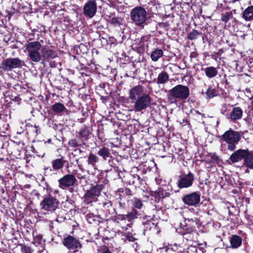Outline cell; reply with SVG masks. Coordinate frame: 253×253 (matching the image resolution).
Wrapping results in <instances>:
<instances>
[{
  "instance_id": "8fae6325",
  "label": "cell",
  "mask_w": 253,
  "mask_h": 253,
  "mask_svg": "<svg viewBox=\"0 0 253 253\" xmlns=\"http://www.w3.org/2000/svg\"><path fill=\"white\" fill-rule=\"evenodd\" d=\"M84 14L88 17H93L95 15L97 10V6L95 2L90 1L86 2L84 6Z\"/></svg>"
},
{
  "instance_id": "9c48e42d",
  "label": "cell",
  "mask_w": 253,
  "mask_h": 253,
  "mask_svg": "<svg viewBox=\"0 0 253 253\" xmlns=\"http://www.w3.org/2000/svg\"><path fill=\"white\" fill-rule=\"evenodd\" d=\"M59 187L61 188H68L73 187L77 183L75 177L72 175H67L58 180Z\"/></svg>"
},
{
  "instance_id": "3957f363",
  "label": "cell",
  "mask_w": 253,
  "mask_h": 253,
  "mask_svg": "<svg viewBox=\"0 0 253 253\" xmlns=\"http://www.w3.org/2000/svg\"><path fill=\"white\" fill-rule=\"evenodd\" d=\"M59 202L56 198L52 196H48L42 200L41 206L42 209L47 211L53 212L58 208Z\"/></svg>"
},
{
  "instance_id": "52a82bcc",
  "label": "cell",
  "mask_w": 253,
  "mask_h": 253,
  "mask_svg": "<svg viewBox=\"0 0 253 253\" xmlns=\"http://www.w3.org/2000/svg\"><path fill=\"white\" fill-rule=\"evenodd\" d=\"M201 195L200 193L194 192L190 194H187L183 198V201L184 204L193 206H196L199 204L201 200Z\"/></svg>"
},
{
  "instance_id": "83f0119b",
  "label": "cell",
  "mask_w": 253,
  "mask_h": 253,
  "mask_svg": "<svg viewBox=\"0 0 253 253\" xmlns=\"http://www.w3.org/2000/svg\"><path fill=\"white\" fill-rule=\"evenodd\" d=\"M137 216H138V212H137V210L133 209L132 211L129 213L128 214L126 215V218L129 221H131L137 218Z\"/></svg>"
},
{
  "instance_id": "f546056e",
  "label": "cell",
  "mask_w": 253,
  "mask_h": 253,
  "mask_svg": "<svg viewBox=\"0 0 253 253\" xmlns=\"http://www.w3.org/2000/svg\"><path fill=\"white\" fill-rule=\"evenodd\" d=\"M98 161V158L97 156L93 153H91L88 157V162L91 165H95Z\"/></svg>"
},
{
  "instance_id": "4316f807",
  "label": "cell",
  "mask_w": 253,
  "mask_h": 253,
  "mask_svg": "<svg viewBox=\"0 0 253 253\" xmlns=\"http://www.w3.org/2000/svg\"><path fill=\"white\" fill-rule=\"evenodd\" d=\"M206 95L208 98L210 99H213V98L217 96V92L216 90L214 88H211V87L208 89L207 91L206 92Z\"/></svg>"
},
{
  "instance_id": "30bf717a",
  "label": "cell",
  "mask_w": 253,
  "mask_h": 253,
  "mask_svg": "<svg viewBox=\"0 0 253 253\" xmlns=\"http://www.w3.org/2000/svg\"><path fill=\"white\" fill-rule=\"evenodd\" d=\"M194 175L191 172L188 173L187 175H184L181 178L178 182V187L180 189L184 188H188L192 186L194 182Z\"/></svg>"
},
{
  "instance_id": "e0dca14e",
  "label": "cell",
  "mask_w": 253,
  "mask_h": 253,
  "mask_svg": "<svg viewBox=\"0 0 253 253\" xmlns=\"http://www.w3.org/2000/svg\"><path fill=\"white\" fill-rule=\"evenodd\" d=\"M41 48V44L39 42H33L27 44V49L28 52H38Z\"/></svg>"
},
{
  "instance_id": "ffe728a7",
  "label": "cell",
  "mask_w": 253,
  "mask_h": 253,
  "mask_svg": "<svg viewBox=\"0 0 253 253\" xmlns=\"http://www.w3.org/2000/svg\"><path fill=\"white\" fill-rule=\"evenodd\" d=\"M163 54H164V52L162 49H156L152 52V53L151 54V58L153 61H157L160 58L163 57Z\"/></svg>"
},
{
  "instance_id": "f35d334b",
  "label": "cell",
  "mask_w": 253,
  "mask_h": 253,
  "mask_svg": "<svg viewBox=\"0 0 253 253\" xmlns=\"http://www.w3.org/2000/svg\"><path fill=\"white\" fill-rule=\"evenodd\" d=\"M227 148H228V150H230V151L234 150L236 148V145L235 144H229Z\"/></svg>"
},
{
  "instance_id": "d6a6232c",
  "label": "cell",
  "mask_w": 253,
  "mask_h": 253,
  "mask_svg": "<svg viewBox=\"0 0 253 253\" xmlns=\"http://www.w3.org/2000/svg\"><path fill=\"white\" fill-rule=\"evenodd\" d=\"M45 53H48V54H44V57L46 58H55V57L57 56L56 53L53 50H51V49H49L48 51H46Z\"/></svg>"
},
{
  "instance_id": "5b68a950",
  "label": "cell",
  "mask_w": 253,
  "mask_h": 253,
  "mask_svg": "<svg viewBox=\"0 0 253 253\" xmlns=\"http://www.w3.org/2000/svg\"><path fill=\"white\" fill-rule=\"evenodd\" d=\"M222 138L225 142L228 144H236L241 140V135L239 133L234 130L226 131L222 135Z\"/></svg>"
},
{
  "instance_id": "4fadbf2b",
  "label": "cell",
  "mask_w": 253,
  "mask_h": 253,
  "mask_svg": "<svg viewBox=\"0 0 253 253\" xmlns=\"http://www.w3.org/2000/svg\"><path fill=\"white\" fill-rule=\"evenodd\" d=\"M143 88L142 86L138 85L132 88L129 93V98L131 100H137L143 94Z\"/></svg>"
},
{
  "instance_id": "ab89813d",
  "label": "cell",
  "mask_w": 253,
  "mask_h": 253,
  "mask_svg": "<svg viewBox=\"0 0 253 253\" xmlns=\"http://www.w3.org/2000/svg\"><path fill=\"white\" fill-rule=\"evenodd\" d=\"M111 23L113 24H117L120 23V21L118 19V18H113L111 20Z\"/></svg>"
},
{
  "instance_id": "44dd1931",
  "label": "cell",
  "mask_w": 253,
  "mask_h": 253,
  "mask_svg": "<svg viewBox=\"0 0 253 253\" xmlns=\"http://www.w3.org/2000/svg\"><path fill=\"white\" fill-rule=\"evenodd\" d=\"M205 73L207 76L209 78H212L216 76L217 74V69L214 67H209L205 69Z\"/></svg>"
},
{
  "instance_id": "277c9868",
  "label": "cell",
  "mask_w": 253,
  "mask_h": 253,
  "mask_svg": "<svg viewBox=\"0 0 253 253\" xmlns=\"http://www.w3.org/2000/svg\"><path fill=\"white\" fill-rule=\"evenodd\" d=\"M171 94L175 98L185 99L189 96V90L188 86L179 85L172 89Z\"/></svg>"
},
{
  "instance_id": "60d3db41",
  "label": "cell",
  "mask_w": 253,
  "mask_h": 253,
  "mask_svg": "<svg viewBox=\"0 0 253 253\" xmlns=\"http://www.w3.org/2000/svg\"><path fill=\"white\" fill-rule=\"evenodd\" d=\"M197 56L198 54L197 53H196V52H193V53H192L191 54H190V57L191 58H193L196 57Z\"/></svg>"
},
{
  "instance_id": "cb8c5ba5",
  "label": "cell",
  "mask_w": 253,
  "mask_h": 253,
  "mask_svg": "<svg viewBox=\"0 0 253 253\" xmlns=\"http://www.w3.org/2000/svg\"><path fill=\"white\" fill-rule=\"evenodd\" d=\"M52 109L55 113H61L63 112L65 109V108L63 104L61 103H57L52 106Z\"/></svg>"
},
{
  "instance_id": "4dcf8cb0",
  "label": "cell",
  "mask_w": 253,
  "mask_h": 253,
  "mask_svg": "<svg viewBox=\"0 0 253 253\" xmlns=\"http://www.w3.org/2000/svg\"><path fill=\"white\" fill-rule=\"evenodd\" d=\"M133 205L136 209H141L143 206V203L141 199L135 198L133 200Z\"/></svg>"
},
{
  "instance_id": "1f68e13d",
  "label": "cell",
  "mask_w": 253,
  "mask_h": 253,
  "mask_svg": "<svg viewBox=\"0 0 253 253\" xmlns=\"http://www.w3.org/2000/svg\"><path fill=\"white\" fill-rule=\"evenodd\" d=\"M199 35V33L197 30H193L192 32H190L189 34L188 35V38L190 40L196 39L198 36Z\"/></svg>"
},
{
  "instance_id": "8d00e7d4",
  "label": "cell",
  "mask_w": 253,
  "mask_h": 253,
  "mask_svg": "<svg viewBox=\"0 0 253 253\" xmlns=\"http://www.w3.org/2000/svg\"><path fill=\"white\" fill-rule=\"evenodd\" d=\"M69 145L70 146L74 147H76L79 146V144L76 140H71L69 141Z\"/></svg>"
},
{
  "instance_id": "7a4b0ae2",
  "label": "cell",
  "mask_w": 253,
  "mask_h": 253,
  "mask_svg": "<svg viewBox=\"0 0 253 253\" xmlns=\"http://www.w3.org/2000/svg\"><path fill=\"white\" fill-rule=\"evenodd\" d=\"M131 16L133 21L136 24L140 25L146 21L147 14L145 10L143 7L137 6L133 9L131 11Z\"/></svg>"
},
{
  "instance_id": "836d02e7",
  "label": "cell",
  "mask_w": 253,
  "mask_h": 253,
  "mask_svg": "<svg viewBox=\"0 0 253 253\" xmlns=\"http://www.w3.org/2000/svg\"><path fill=\"white\" fill-rule=\"evenodd\" d=\"M232 17V14L231 13L227 12L225 15H222L221 16V20L225 22H227Z\"/></svg>"
},
{
  "instance_id": "484cf974",
  "label": "cell",
  "mask_w": 253,
  "mask_h": 253,
  "mask_svg": "<svg viewBox=\"0 0 253 253\" xmlns=\"http://www.w3.org/2000/svg\"><path fill=\"white\" fill-rule=\"evenodd\" d=\"M29 57L33 61L38 62L41 60V56L38 52H30Z\"/></svg>"
},
{
  "instance_id": "2e32d148",
  "label": "cell",
  "mask_w": 253,
  "mask_h": 253,
  "mask_svg": "<svg viewBox=\"0 0 253 253\" xmlns=\"http://www.w3.org/2000/svg\"><path fill=\"white\" fill-rule=\"evenodd\" d=\"M243 116V111L240 108H235L233 109L231 114L230 118L233 120H239L242 118Z\"/></svg>"
},
{
  "instance_id": "d590c367",
  "label": "cell",
  "mask_w": 253,
  "mask_h": 253,
  "mask_svg": "<svg viewBox=\"0 0 253 253\" xmlns=\"http://www.w3.org/2000/svg\"><path fill=\"white\" fill-rule=\"evenodd\" d=\"M126 238L129 242H135L136 240V239L131 233H128L126 235Z\"/></svg>"
},
{
  "instance_id": "9a60e30c",
  "label": "cell",
  "mask_w": 253,
  "mask_h": 253,
  "mask_svg": "<svg viewBox=\"0 0 253 253\" xmlns=\"http://www.w3.org/2000/svg\"><path fill=\"white\" fill-rule=\"evenodd\" d=\"M230 243L232 248H238L242 244V238L237 235H234L230 239Z\"/></svg>"
},
{
  "instance_id": "603a6c76",
  "label": "cell",
  "mask_w": 253,
  "mask_h": 253,
  "mask_svg": "<svg viewBox=\"0 0 253 253\" xmlns=\"http://www.w3.org/2000/svg\"><path fill=\"white\" fill-rule=\"evenodd\" d=\"M64 161L61 159H57L52 162L53 168L54 170L61 169L64 166Z\"/></svg>"
},
{
  "instance_id": "ac0fdd59",
  "label": "cell",
  "mask_w": 253,
  "mask_h": 253,
  "mask_svg": "<svg viewBox=\"0 0 253 253\" xmlns=\"http://www.w3.org/2000/svg\"><path fill=\"white\" fill-rule=\"evenodd\" d=\"M244 160V164L250 169H253V154L252 152H250L248 154L245 156Z\"/></svg>"
},
{
  "instance_id": "5bb4252c",
  "label": "cell",
  "mask_w": 253,
  "mask_h": 253,
  "mask_svg": "<svg viewBox=\"0 0 253 253\" xmlns=\"http://www.w3.org/2000/svg\"><path fill=\"white\" fill-rule=\"evenodd\" d=\"M21 61L19 58H8L4 61L5 66L9 68H16L19 66Z\"/></svg>"
},
{
  "instance_id": "7c38bea8",
  "label": "cell",
  "mask_w": 253,
  "mask_h": 253,
  "mask_svg": "<svg viewBox=\"0 0 253 253\" xmlns=\"http://www.w3.org/2000/svg\"><path fill=\"white\" fill-rule=\"evenodd\" d=\"M249 151L246 150H239L234 152L230 157V160L232 163H237L243 160L247 155L250 153Z\"/></svg>"
},
{
  "instance_id": "6da1fadb",
  "label": "cell",
  "mask_w": 253,
  "mask_h": 253,
  "mask_svg": "<svg viewBox=\"0 0 253 253\" xmlns=\"http://www.w3.org/2000/svg\"><path fill=\"white\" fill-rule=\"evenodd\" d=\"M103 188V185L97 184L87 190L83 197L84 203L86 204H90L96 201L100 196Z\"/></svg>"
},
{
  "instance_id": "d4e9b609",
  "label": "cell",
  "mask_w": 253,
  "mask_h": 253,
  "mask_svg": "<svg viewBox=\"0 0 253 253\" xmlns=\"http://www.w3.org/2000/svg\"><path fill=\"white\" fill-rule=\"evenodd\" d=\"M90 134V132L89 129L86 127L82 129L79 132L80 137L84 140H88Z\"/></svg>"
},
{
  "instance_id": "7402d4cb",
  "label": "cell",
  "mask_w": 253,
  "mask_h": 253,
  "mask_svg": "<svg viewBox=\"0 0 253 253\" xmlns=\"http://www.w3.org/2000/svg\"><path fill=\"white\" fill-rule=\"evenodd\" d=\"M169 77L168 73L166 72H161L158 76L157 83L159 84H164L168 80Z\"/></svg>"
},
{
  "instance_id": "d6986e66",
  "label": "cell",
  "mask_w": 253,
  "mask_h": 253,
  "mask_svg": "<svg viewBox=\"0 0 253 253\" xmlns=\"http://www.w3.org/2000/svg\"><path fill=\"white\" fill-rule=\"evenodd\" d=\"M243 17L247 21L252 20L253 19V6H249L245 10L243 14Z\"/></svg>"
},
{
  "instance_id": "f1b7e54d",
  "label": "cell",
  "mask_w": 253,
  "mask_h": 253,
  "mask_svg": "<svg viewBox=\"0 0 253 253\" xmlns=\"http://www.w3.org/2000/svg\"><path fill=\"white\" fill-rule=\"evenodd\" d=\"M98 154H99V155L103 157L104 159L107 158V157H108L110 156L109 151L108 148H105V147H103V148L100 149L98 152Z\"/></svg>"
},
{
  "instance_id": "ba28073f",
  "label": "cell",
  "mask_w": 253,
  "mask_h": 253,
  "mask_svg": "<svg viewBox=\"0 0 253 253\" xmlns=\"http://www.w3.org/2000/svg\"><path fill=\"white\" fill-rule=\"evenodd\" d=\"M63 244L64 246L69 250H76L82 247V244L74 236H67L64 238L63 240Z\"/></svg>"
},
{
  "instance_id": "74e56055",
  "label": "cell",
  "mask_w": 253,
  "mask_h": 253,
  "mask_svg": "<svg viewBox=\"0 0 253 253\" xmlns=\"http://www.w3.org/2000/svg\"><path fill=\"white\" fill-rule=\"evenodd\" d=\"M98 252H110V250L106 246H101L98 249Z\"/></svg>"
},
{
  "instance_id": "e575fe53",
  "label": "cell",
  "mask_w": 253,
  "mask_h": 253,
  "mask_svg": "<svg viewBox=\"0 0 253 253\" xmlns=\"http://www.w3.org/2000/svg\"><path fill=\"white\" fill-rule=\"evenodd\" d=\"M21 251L23 253H32L33 252V250L29 246L23 245L21 247Z\"/></svg>"
},
{
  "instance_id": "8992f818",
  "label": "cell",
  "mask_w": 253,
  "mask_h": 253,
  "mask_svg": "<svg viewBox=\"0 0 253 253\" xmlns=\"http://www.w3.org/2000/svg\"><path fill=\"white\" fill-rule=\"evenodd\" d=\"M151 99L150 95H145L140 96L136 100L135 108L136 111H141L148 108L150 105Z\"/></svg>"
}]
</instances>
